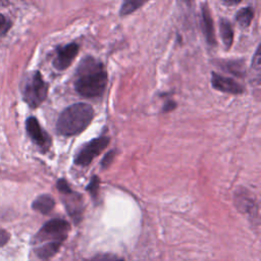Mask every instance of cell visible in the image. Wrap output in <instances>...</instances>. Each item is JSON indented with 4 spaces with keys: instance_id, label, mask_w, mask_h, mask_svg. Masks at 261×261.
<instances>
[{
    "instance_id": "cell-15",
    "label": "cell",
    "mask_w": 261,
    "mask_h": 261,
    "mask_svg": "<svg viewBox=\"0 0 261 261\" xmlns=\"http://www.w3.org/2000/svg\"><path fill=\"white\" fill-rule=\"evenodd\" d=\"M145 3H146L145 1H139V0L124 1L120 8V15H127L129 13H133L135 10L140 8Z\"/></svg>"
},
{
    "instance_id": "cell-19",
    "label": "cell",
    "mask_w": 261,
    "mask_h": 261,
    "mask_svg": "<svg viewBox=\"0 0 261 261\" xmlns=\"http://www.w3.org/2000/svg\"><path fill=\"white\" fill-rule=\"evenodd\" d=\"M9 238H10L9 233L5 229L0 228V247L4 246L8 242Z\"/></svg>"
},
{
    "instance_id": "cell-20",
    "label": "cell",
    "mask_w": 261,
    "mask_h": 261,
    "mask_svg": "<svg viewBox=\"0 0 261 261\" xmlns=\"http://www.w3.org/2000/svg\"><path fill=\"white\" fill-rule=\"evenodd\" d=\"M113 151H110V152H108L107 153V155L104 157V159L102 160V167L103 168H105V167H107L110 163H111V161H112V159H113Z\"/></svg>"
},
{
    "instance_id": "cell-14",
    "label": "cell",
    "mask_w": 261,
    "mask_h": 261,
    "mask_svg": "<svg viewBox=\"0 0 261 261\" xmlns=\"http://www.w3.org/2000/svg\"><path fill=\"white\" fill-rule=\"evenodd\" d=\"M253 15H254V11L251 7H244L237 12L236 20L241 27L247 28L250 25L253 19Z\"/></svg>"
},
{
    "instance_id": "cell-13",
    "label": "cell",
    "mask_w": 261,
    "mask_h": 261,
    "mask_svg": "<svg viewBox=\"0 0 261 261\" xmlns=\"http://www.w3.org/2000/svg\"><path fill=\"white\" fill-rule=\"evenodd\" d=\"M60 244H43L36 248V254L41 259H48L55 255L60 248Z\"/></svg>"
},
{
    "instance_id": "cell-2",
    "label": "cell",
    "mask_w": 261,
    "mask_h": 261,
    "mask_svg": "<svg viewBox=\"0 0 261 261\" xmlns=\"http://www.w3.org/2000/svg\"><path fill=\"white\" fill-rule=\"evenodd\" d=\"M94 117V109L87 103H76L65 108L58 117L56 129L62 136H73L85 130Z\"/></svg>"
},
{
    "instance_id": "cell-10",
    "label": "cell",
    "mask_w": 261,
    "mask_h": 261,
    "mask_svg": "<svg viewBox=\"0 0 261 261\" xmlns=\"http://www.w3.org/2000/svg\"><path fill=\"white\" fill-rule=\"evenodd\" d=\"M201 21H202V29H203L207 43L209 45H215L216 38H215V33H214L213 20H212L210 11L206 4H203L202 8H201Z\"/></svg>"
},
{
    "instance_id": "cell-7",
    "label": "cell",
    "mask_w": 261,
    "mask_h": 261,
    "mask_svg": "<svg viewBox=\"0 0 261 261\" xmlns=\"http://www.w3.org/2000/svg\"><path fill=\"white\" fill-rule=\"evenodd\" d=\"M25 127L28 135L32 139V141L40 148L42 151H47L51 145V139L49 135L44 132L41 127L39 121L35 117H29L25 122Z\"/></svg>"
},
{
    "instance_id": "cell-6",
    "label": "cell",
    "mask_w": 261,
    "mask_h": 261,
    "mask_svg": "<svg viewBox=\"0 0 261 261\" xmlns=\"http://www.w3.org/2000/svg\"><path fill=\"white\" fill-rule=\"evenodd\" d=\"M108 137H99L86 144L74 158V163L81 166L89 165L109 144Z\"/></svg>"
},
{
    "instance_id": "cell-12",
    "label": "cell",
    "mask_w": 261,
    "mask_h": 261,
    "mask_svg": "<svg viewBox=\"0 0 261 261\" xmlns=\"http://www.w3.org/2000/svg\"><path fill=\"white\" fill-rule=\"evenodd\" d=\"M219 29H220V35H221V39H222L224 46L227 49L230 48V46L232 44V40H233V31H232V27H231L230 22L228 20H226L225 18L220 19Z\"/></svg>"
},
{
    "instance_id": "cell-18",
    "label": "cell",
    "mask_w": 261,
    "mask_h": 261,
    "mask_svg": "<svg viewBox=\"0 0 261 261\" xmlns=\"http://www.w3.org/2000/svg\"><path fill=\"white\" fill-rule=\"evenodd\" d=\"M88 191H90V193L93 195V197H97V191H98V178L96 176H94L93 180L91 181V184L88 187Z\"/></svg>"
},
{
    "instance_id": "cell-3",
    "label": "cell",
    "mask_w": 261,
    "mask_h": 261,
    "mask_svg": "<svg viewBox=\"0 0 261 261\" xmlns=\"http://www.w3.org/2000/svg\"><path fill=\"white\" fill-rule=\"evenodd\" d=\"M21 93L25 103L32 108H36L46 99L48 85L39 71H33L23 79Z\"/></svg>"
},
{
    "instance_id": "cell-8",
    "label": "cell",
    "mask_w": 261,
    "mask_h": 261,
    "mask_svg": "<svg viewBox=\"0 0 261 261\" xmlns=\"http://www.w3.org/2000/svg\"><path fill=\"white\" fill-rule=\"evenodd\" d=\"M79 45L76 43H69L65 46L56 49V55L53 60V66L58 70L67 68L79 53Z\"/></svg>"
},
{
    "instance_id": "cell-5",
    "label": "cell",
    "mask_w": 261,
    "mask_h": 261,
    "mask_svg": "<svg viewBox=\"0 0 261 261\" xmlns=\"http://www.w3.org/2000/svg\"><path fill=\"white\" fill-rule=\"evenodd\" d=\"M56 187L58 191L65 197L64 206L69 214V216L75 221L79 222L83 213V198L80 194L72 191L68 185V182L61 178L57 181Z\"/></svg>"
},
{
    "instance_id": "cell-9",
    "label": "cell",
    "mask_w": 261,
    "mask_h": 261,
    "mask_svg": "<svg viewBox=\"0 0 261 261\" xmlns=\"http://www.w3.org/2000/svg\"><path fill=\"white\" fill-rule=\"evenodd\" d=\"M211 85L214 89L224 93L242 94L244 92V87L241 84L230 77L220 75L216 72L211 73Z\"/></svg>"
},
{
    "instance_id": "cell-11",
    "label": "cell",
    "mask_w": 261,
    "mask_h": 261,
    "mask_svg": "<svg viewBox=\"0 0 261 261\" xmlns=\"http://www.w3.org/2000/svg\"><path fill=\"white\" fill-rule=\"evenodd\" d=\"M54 206H55V201L50 195H41L32 204L33 209L42 214L50 213L54 208Z\"/></svg>"
},
{
    "instance_id": "cell-21",
    "label": "cell",
    "mask_w": 261,
    "mask_h": 261,
    "mask_svg": "<svg viewBox=\"0 0 261 261\" xmlns=\"http://www.w3.org/2000/svg\"><path fill=\"white\" fill-rule=\"evenodd\" d=\"M175 103L174 102H172V101H169V102H167L165 105H164V109H163V111L164 112H167V111H170V110H172L173 108H175Z\"/></svg>"
},
{
    "instance_id": "cell-16",
    "label": "cell",
    "mask_w": 261,
    "mask_h": 261,
    "mask_svg": "<svg viewBox=\"0 0 261 261\" xmlns=\"http://www.w3.org/2000/svg\"><path fill=\"white\" fill-rule=\"evenodd\" d=\"M91 261H123L113 254H100L95 256Z\"/></svg>"
},
{
    "instance_id": "cell-4",
    "label": "cell",
    "mask_w": 261,
    "mask_h": 261,
    "mask_svg": "<svg viewBox=\"0 0 261 261\" xmlns=\"http://www.w3.org/2000/svg\"><path fill=\"white\" fill-rule=\"evenodd\" d=\"M69 223L63 219H52L46 222L34 238V244H62L69 231Z\"/></svg>"
},
{
    "instance_id": "cell-17",
    "label": "cell",
    "mask_w": 261,
    "mask_h": 261,
    "mask_svg": "<svg viewBox=\"0 0 261 261\" xmlns=\"http://www.w3.org/2000/svg\"><path fill=\"white\" fill-rule=\"evenodd\" d=\"M10 21L3 15L0 13V36L4 35L10 28Z\"/></svg>"
},
{
    "instance_id": "cell-1",
    "label": "cell",
    "mask_w": 261,
    "mask_h": 261,
    "mask_svg": "<svg viewBox=\"0 0 261 261\" xmlns=\"http://www.w3.org/2000/svg\"><path fill=\"white\" fill-rule=\"evenodd\" d=\"M76 73L74 88L81 96L95 98L104 93L107 85V73L100 61L92 56H87L80 63Z\"/></svg>"
}]
</instances>
